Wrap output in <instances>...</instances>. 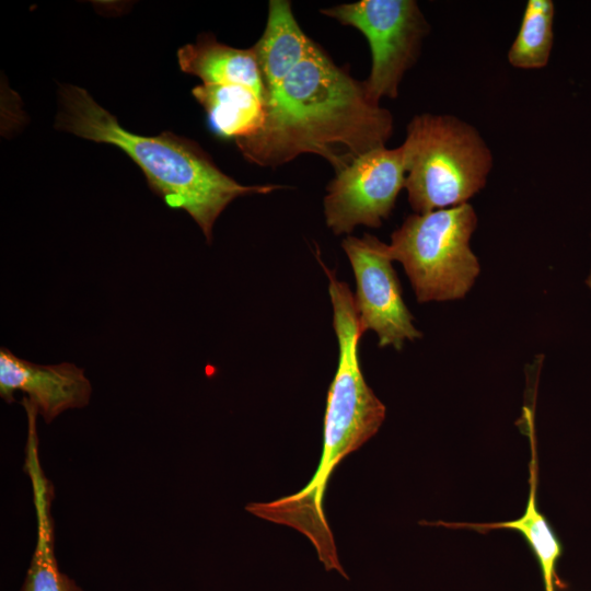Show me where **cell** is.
Here are the masks:
<instances>
[{
  "instance_id": "obj_1",
  "label": "cell",
  "mask_w": 591,
  "mask_h": 591,
  "mask_svg": "<svg viewBox=\"0 0 591 591\" xmlns=\"http://www.w3.org/2000/svg\"><path fill=\"white\" fill-rule=\"evenodd\" d=\"M265 109L262 128L235 142L245 160L265 167L311 153L338 172L385 147L394 130L392 113L320 46L268 94Z\"/></svg>"
},
{
  "instance_id": "obj_2",
  "label": "cell",
  "mask_w": 591,
  "mask_h": 591,
  "mask_svg": "<svg viewBox=\"0 0 591 591\" xmlns=\"http://www.w3.org/2000/svg\"><path fill=\"white\" fill-rule=\"evenodd\" d=\"M320 260L328 278L333 325L339 361L327 393L321 460L310 482L299 491L268 502H251L245 510L260 519L290 526L314 546L326 570L343 572L335 540L324 513V494L333 471L380 429L385 406L367 384L360 368L359 340L363 334L355 297L346 282Z\"/></svg>"
},
{
  "instance_id": "obj_3",
  "label": "cell",
  "mask_w": 591,
  "mask_h": 591,
  "mask_svg": "<svg viewBox=\"0 0 591 591\" xmlns=\"http://www.w3.org/2000/svg\"><path fill=\"white\" fill-rule=\"evenodd\" d=\"M55 127L124 151L142 171L152 192L173 209L185 210L208 243L227 206L240 196L268 194L278 185H242L224 174L194 141L165 131L141 136L121 127L86 90L60 85Z\"/></svg>"
},
{
  "instance_id": "obj_4",
  "label": "cell",
  "mask_w": 591,
  "mask_h": 591,
  "mask_svg": "<svg viewBox=\"0 0 591 591\" xmlns=\"http://www.w3.org/2000/svg\"><path fill=\"white\" fill-rule=\"evenodd\" d=\"M405 188L416 213L466 204L491 172V150L479 131L453 115L420 114L402 143Z\"/></svg>"
},
{
  "instance_id": "obj_5",
  "label": "cell",
  "mask_w": 591,
  "mask_h": 591,
  "mask_svg": "<svg viewBox=\"0 0 591 591\" xmlns=\"http://www.w3.org/2000/svg\"><path fill=\"white\" fill-rule=\"evenodd\" d=\"M477 216L468 202L408 216L391 235L387 252L398 260L419 303L463 298L480 266L470 247Z\"/></svg>"
},
{
  "instance_id": "obj_6",
  "label": "cell",
  "mask_w": 591,
  "mask_h": 591,
  "mask_svg": "<svg viewBox=\"0 0 591 591\" xmlns=\"http://www.w3.org/2000/svg\"><path fill=\"white\" fill-rule=\"evenodd\" d=\"M368 39L372 65L363 81L369 96L396 99L404 74L417 61L430 27L414 0H361L321 10Z\"/></svg>"
},
{
  "instance_id": "obj_7",
  "label": "cell",
  "mask_w": 591,
  "mask_h": 591,
  "mask_svg": "<svg viewBox=\"0 0 591 591\" xmlns=\"http://www.w3.org/2000/svg\"><path fill=\"white\" fill-rule=\"evenodd\" d=\"M406 169L402 144L376 148L356 159L327 185L324 213L336 234L351 233L357 225L379 228L389 218L405 188Z\"/></svg>"
},
{
  "instance_id": "obj_8",
  "label": "cell",
  "mask_w": 591,
  "mask_h": 591,
  "mask_svg": "<svg viewBox=\"0 0 591 591\" xmlns=\"http://www.w3.org/2000/svg\"><path fill=\"white\" fill-rule=\"evenodd\" d=\"M341 245L355 274V305L361 332H375L379 347L393 346L396 350L406 339L420 338L404 303L387 244L366 233L362 237L347 236Z\"/></svg>"
},
{
  "instance_id": "obj_9",
  "label": "cell",
  "mask_w": 591,
  "mask_h": 591,
  "mask_svg": "<svg viewBox=\"0 0 591 591\" xmlns=\"http://www.w3.org/2000/svg\"><path fill=\"white\" fill-rule=\"evenodd\" d=\"M25 393L46 424L72 408L85 407L92 385L84 371L73 363L37 364L0 349V396L14 402V393Z\"/></svg>"
},
{
  "instance_id": "obj_10",
  "label": "cell",
  "mask_w": 591,
  "mask_h": 591,
  "mask_svg": "<svg viewBox=\"0 0 591 591\" xmlns=\"http://www.w3.org/2000/svg\"><path fill=\"white\" fill-rule=\"evenodd\" d=\"M177 60L183 72L198 77L202 83L245 85L267 103V90L252 47H231L211 34H202L194 44L177 50Z\"/></svg>"
},
{
  "instance_id": "obj_11",
  "label": "cell",
  "mask_w": 591,
  "mask_h": 591,
  "mask_svg": "<svg viewBox=\"0 0 591 591\" xmlns=\"http://www.w3.org/2000/svg\"><path fill=\"white\" fill-rule=\"evenodd\" d=\"M317 46L299 26L290 1L270 0L266 27L252 47L267 94L275 90Z\"/></svg>"
},
{
  "instance_id": "obj_12",
  "label": "cell",
  "mask_w": 591,
  "mask_h": 591,
  "mask_svg": "<svg viewBox=\"0 0 591 591\" xmlns=\"http://www.w3.org/2000/svg\"><path fill=\"white\" fill-rule=\"evenodd\" d=\"M37 521V538L31 564L21 591H83L74 580L62 573L54 551V523L50 513L54 487L44 475L38 451L25 457Z\"/></svg>"
},
{
  "instance_id": "obj_13",
  "label": "cell",
  "mask_w": 591,
  "mask_h": 591,
  "mask_svg": "<svg viewBox=\"0 0 591 591\" xmlns=\"http://www.w3.org/2000/svg\"><path fill=\"white\" fill-rule=\"evenodd\" d=\"M192 94L219 136L237 142L255 135L264 125L266 102L248 86L201 83Z\"/></svg>"
},
{
  "instance_id": "obj_14",
  "label": "cell",
  "mask_w": 591,
  "mask_h": 591,
  "mask_svg": "<svg viewBox=\"0 0 591 591\" xmlns=\"http://www.w3.org/2000/svg\"><path fill=\"white\" fill-rule=\"evenodd\" d=\"M533 463H531L530 466V495L526 508L524 513L519 519L497 523H444V525L452 528H470L482 533H486L487 531L494 529H510L519 531L531 546L540 564L545 591H555V568L556 563L561 555V546L545 517L538 512L536 508V479Z\"/></svg>"
},
{
  "instance_id": "obj_15",
  "label": "cell",
  "mask_w": 591,
  "mask_h": 591,
  "mask_svg": "<svg viewBox=\"0 0 591 591\" xmlns=\"http://www.w3.org/2000/svg\"><path fill=\"white\" fill-rule=\"evenodd\" d=\"M555 4L552 0H529L508 53V62L522 70L546 67L554 44Z\"/></svg>"
},
{
  "instance_id": "obj_16",
  "label": "cell",
  "mask_w": 591,
  "mask_h": 591,
  "mask_svg": "<svg viewBox=\"0 0 591 591\" xmlns=\"http://www.w3.org/2000/svg\"><path fill=\"white\" fill-rule=\"evenodd\" d=\"M587 285L589 286V288L591 289V273L587 279Z\"/></svg>"
}]
</instances>
